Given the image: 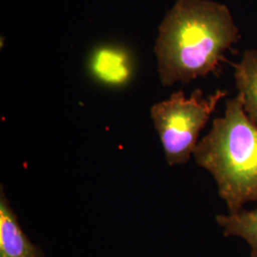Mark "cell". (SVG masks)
Listing matches in <instances>:
<instances>
[{"mask_svg":"<svg viewBox=\"0 0 257 257\" xmlns=\"http://www.w3.org/2000/svg\"><path fill=\"white\" fill-rule=\"evenodd\" d=\"M240 38L229 8L209 0H176L158 29L156 55L161 83H188L217 71Z\"/></svg>","mask_w":257,"mask_h":257,"instance_id":"1","label":"cell"},{"mask_svg":"<svg viewBox=\"0 0 257 257\" xmlns=\"http://www.w3.org/2000/svg\"><path fill=\"white\" fill-rule=\"evenodd\" d=\"M193 156L212 175L229 212L256 201L257 126L247 116L238 95L226 102L223 116L213 120Z\"/></svg>","mask_w":257,"mask_h":257,"instance_id":"2","label":"cell"},{"mask_svg":"<svg viewBox=\"0 0 257 257\" xmlns=\"http://www.w3.org/2000/svg\"><path fill=\"white\" fill-rule=\"evenodd\" d=\"M227 93L217 90L204 96L202 91L196 90L187 97L183 91H178L153 106L151 115L169 165H182L190 160L201 130Z\"/></svg>","mask_w":257,"mask_h":257,"instance_id":"3","label":"cell"},{"mask_svg":"<svg viewBox=\"0 0 257 257\" xmlns=\"http://www.w3.org/2000/svg\"><path fill=\"white\" fill-rule=\"evenodd\" d=\"M0 257H41L29 240L1 188L0 193Z\"/></svg>","mask_w":257,"mask_h":257,"instance_id":"4","label":"cell"},{"mask_svg":"<svg viewBox=\"0 0 257 257\" xmlns=\"http://www.w3.org/2000/svg\"><path fill=\"white\" fill-rule=\"evenodd\" d=\"M93 76L110 86H121L128 82L133 66L128 53L118 47L105 46L97 49L90 60Z\"/></svg>","mask_w":257,"mask_h":257,"instance_id":"5","label":"cell"},{"mask_svg":"<svg viewBox=\"0 0 257 257\" xmlns=\"http://www.w3.org/2000/svg\"><path fill=\"white\" fill-rule=\"evenodd\" d=\"M234 80L243 109L257 126V50H248L233 64Z\"/></svg>","mask_w":257,"mask_h":257,"instance_id":"6","label":"cell"},{"mask_svg":"<svg viewBox=\"0 0 257 257\" xmlns=\"http://www.w3.org/2000/svg\"><path fill=\"white\" fill-rule=\"evenodd\" d=\"M216 222L225 235L244 239L250 248V257H257V209L219 214Z\"/></svg>","mask_w":257,"mask_h":257,"instance_id":"7","label":"cell"}]
</instances>
